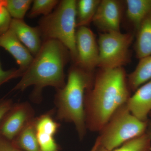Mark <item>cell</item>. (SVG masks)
Returning <instances> with one entry per match:
<instances>
[{
	"mask_svg": "<svg viewBox=\"0 0 151 151\" xmlns=\"http://www.w3.org/2000/svg\"><path fill=\"white\" fill-rule=\"evenodd\" d=\"M0 151H24L18 148L11 142L0 137Z\"/></svg>",
	"mask_w": 151,
	"mask_h": 151,
	"instance_id": "25",
	"label": "cell"
},
{
	"mask_svg": "<svg viewBox=\"0 0 151 151\" xmlns=\"http://www.w3.org/2000/svg\"><path fill=\"white\" fill-rule=\"evenodd\" d=\"M76 6V0L60 1L53 12L41 18L37 27L43 41H59L67 49L74 63L77 59Z\"/></svg>",
	"mask_w": 151,
	"mask_h": 151,
	"instance_id": "4",
	"label": "cell"
},
{
	"mask_svg": "<svg viewBox=\"0 0 151 151\" xmlns=\"http://www.w3.org/2000/svg\"><path fill=\"white\" fill-rule=\"evenodd\" d=\"M7 0H0V9L3 7H6Z\"/></svg>",
	"mask_w": 151,
	"mask_h": 151,
	"instance_id": "28",
	"label": "cell"
},
{
	"mask_svg": "<svg viewBox=\"0 0 151 151\" xmlns=\"http://www.w3.org/2000/svg\"><path fill=\"white\" fill-rule=\"evenodd\" d=\"M13 105L12 101L10 99L0 100V122Z\"/></svg>",
	"mask_w": 151,
	"mask_h": 151,
	"instance_id": "24",
	"label": "cell"
},
{
	"mask_svg": "<svg viewBox=\"0 0 151 151\" xmlns=\"http://www.w3.org/2000/svg\"><path fill=\"white\" fill-rule=\"evenodd\" d=\"M0 47L12 55L19 66V69L23 73L34 59L32 54L10 28L0 36Z\"/></svg>",
	"mask_w": 151,
	"mask_h": 151,
	"instance_id": "10",
	"label": "cell"
},
{
	"mask_svg": "<svg viewBox=\"0 0 151 151\" xmlns=\"http://www.w3.org/2000/svg\"><path fill=\"white\" fill-rule=\"evenodd\" d=\"M96 151H151V139L145 133L128 141L112 150H109L99 145Z\"/></svg>",
	"mask_w": 151,
	"mask_h": 151,
	"instance_id": "19",
	"label": "cell"
},
{
	"mask_svg": "<svg viewBox=\"0 0 151 151\" xmlns=\"http://www.w3.org/2000/svg\"><path fill=\"white\" fill-rule=\"evenodd\" d=\"M59 2L58 0H35L33 1L28 16L34 18L41 14L43 15L44 16L48 15L52 12V10Z\"/></svg>",
	"mask_w": 151,
	"mask_h": 151,
	"instance_id": "21",
	"label": "cell"
},
{
	"mask_svg": "<svg viewBox=\"0 0 151 151\" xmlns=\"http://www.w3.org/2000/svg\"><path fill=\"white\" fill-rule=\"evenodd\" d=\"M77 59L74 64L93 72L99 62V51L94 33L87 27L78 28L76 34Z\"/></svg>",
	"mask_w": 151,
	"mask_h": 151,
	"instance_id": "8",
	"label": "cell"
},
{
	"mask_svg": "<svg viewBox=\"0 0 151 151\" xmlns=\"http://www.w3.org/2000/svg\"><path fill=\"white\" fill-rule=\"evenodd\" d=\"M127 16L138 29L143 20L151 13V0H127Z\"/></svg>",
	"mask_w": 151,
	"mask_h": 151,
	"instance_id": "16",
	"label": "cell"
},
{
	"mask_svg": "<svg viewBox=\"0 0 151 151\" xmlns=\"http://www.w3.org/2000/svg\"><path fill=\"white\" fill-rule=\"evenodd\" d=\"M130 33L115 32L101 34L98 40L100 69L122 67L129 59V49L133 40Z\"/></svg>",
	"mask_w": 151,
	"mask_h": 151,
	"instance_id": "6",
	"label": "cell"
},
{
	"mask_svg": "<svg viewBox=\"0 0 151 151\" xmlns=\"http://www.w3.org/2000/svg\"><path fill=\"white\" fill-rule=\"evenodd\" d=\"M38 143L41 151H59V148L54 139L59 129L52 124H44L35 127Z\"/></svg>",
	"mask_w": 151,
	"mask_h": 151,
	"instance_id": "17",
	"label": "cell"
},
{
	"mask_svg": "<svg viewBox=\"0 0 151 151\" xmlns=\"http://www.w3.org/2000/svg\"><path fill=\"white\" fill-rule=\"evenodd\" d=\"M10 28L13 31L22 43L35 56L42 45L41 35L37 27H32L24 20L12 19Z\"/></svg>",
	"mask_w": 151,
	"mask_h": 151,
	"instance_id": "11",
	"label": "cell"
},
{
	"mask_svg": "<svg viewBox=\"0 0 151 151\" xmlns=\"http://www.w3.org/2000/svg\"><path fill=\"white\" fill-rule=\"evenodd\" d=\"M122 2L117 0H102L92 19L95 26L104 33L120 31Z\"/></svg>",
	"mask_w": 151,
	"mask_h": 151,
	"instance_id": "9",
	"label": "cell"
},
{
	"mask_svg": "<svg viewBox=\"0 0 151 151\" xmlns=\"http://www.w3.org/2000/svg\"><path fill=\"white\" fill-rule=\"evenodd\" d=\"M100 0H79L76 6V28L87 27L92 21Z\"/></svg>",
	"mask_w": 151,
	"mask_h": 151,
	"instance_id": "18",
	"label": "cell"
},
{
	"mask_svg": "<svg viewBox=\"0 0 151 151\" xmlns=\"http://www.w3.org/2000/svg\"><path fill=\"white\" fill-rule=\"evenodd\" d=\"M151 80V55L143 58L134 70L127 77L130 90L134 92L139 87Z\"/></svg>",
	"mask_w": 151,
	"mask_h": 151,
	"instance_id": "14",
	"label": "cell"
},
{
	"mask_svg": "<svg viewBox=\"0 0 151 151\" xmlns=\"http://www.w3.org/2000/svg\"><path fill=\"white\" fill-rule=\"evenodd\" d=\"M32 2L31 0H7L6 8L13 19L23 20Z\"/></svg>",
	"mask_w": 151,
	"mask_h": 151,
	"instance_id": "20",
	"label": "cell"
},
{
	"mask_svg": "<svg viewBox=\"0 0 151 151\" xmlns=\"http://www.w3.org/2000/svg\"><path fill=\"white\" fill-rule=\"evenodd\" d=\"M94 75L74 64L69 70L67 83L57 89L55 98L57 120L73 123L81 140L86 133L84 102L86 92L92 88Z\"/></svg>",
	"mask_w": 151,
	"mask_h": 151,
	"instance_id": "3",
	"label": "cell"
},
{
	"mask_svg": "<svg viewBox=\"0 0 151 151\" xmlns=\"http://www.w3.org/2000/svg\"><path fill=\"white\" fill-rule=\"evenodd\" d=\"M99 145V143L97 139L96 140L95 143H94V146L92 147V149H91L90 151H96L97 150V148L98 147V146Z\"/></svg>",
	"mask_w": 151,
	"mask_h": 151,
	"instance_id": "27",
	"label": "cell"
},
{
	"mask_svg": "<svg viewBox=\"0 0 151 151\" xmlns=\"http://www.w3.org/2000/svg\"><path fill=\"white\" fill-rule=\"evenodd\" d=\"M35 118L23 129L11 142L24 151H41L38 143L35 128Z\"/></svg>",
	"mask_w": 151,
	"mask_h": 151,
	"instance_id": "15",
	"label": "cell"
},
{
	"mask_svg": "<svg viewBox=\"0 0 151 151\" xmlns=\"http://www.w3.org/2000/svg\"><path fill=\"white\" fill-rule=\"evenodd\" d=\"M68 54L67 49L59 41L44 40L40 50L12 90L23 91L29 86H34L32 97L36 100L40 98L45 87L61 89L65 84L64 67Z\"/></svg>",
	"mask_w": 151,
	"mask_h": 151,
	"instance_id": "2",
	"label": "cell"
},
{
	"mask_svg": "<svg viewBox=\"0 0 151 151\" xmlns=\"http://www.w3.org/2000/svg\"><path fill=\"white\" fill-rule=\"evenodd\" d=\"M127 101L131 113L138 119L148 121L151 112V80L140 86Z\"/></svg>",
	"mask_w": 151,
	"mask_h": 151,
	"instance_id": "12",
	"label": "cell"
},
{
	"mask_svg": "<svg viewBox=\"0 0 151 151\" xmlns=\"http://www.w3.org/2000/svg\"><path fill=\"white\" fill-rule=\"evenodd\" d=\"M149 116H150V117H151V112H150V115H149Z\"/></svg>",
	"mask_w": 151,
	"mask_h": 151,
	"instance_id": "29",
	"label": "cell"
},
{
	"mask_svg": "<svg viewBox=\"0 0 151 151\" xmlns=\"http://www.w3.org/2000/svg\"><path fill=\"white\" fill-rule=\"evenodd\" d=\"M148 122H143L134 116L125 103L114 112L99 132L97 139L99 145L109 150L117 148L145 134Z\"/></svg>",
	"mask_w": 151,
	"mask_h": 151,
	"instance_id": "5",
	"label": "cell"
},
{
	"mask_svg": "<svg viewBox=\"0 0 151 151\" xmlns=\"http://www.w3.org/2000/svg\"><path fill=\"white\" fill-rule=\"evenodd\" d=\"M12 19L6 7L0 9V36L9 29Z\"/></svg>",
	"mask_w": 151,
	"mask_h": 151,
	"instance_id": "23",
	"label": "cell"
},
{
	"mask_svg": "<svg viewBox=\"0 0 151 151\" xmlns=\"http://www.w3.org/2000/svg\"><path fill=\"white\" fill-rule=\"evenodd\" d=\"M34 110L28 102L13 104L0 122V137L12 142L35 117Z\"/></svg>",
	"mask_w": 151,
	"mask_h": 151,
	"instance_id": "7",
	"label": "cell"
},
{
	"mask_svg": "<svg viewBox=\"0 0 151 151\" xmlns=\"http://www.w3.org/2000/svg\"><path fill=\"white\" fill-rule=\"evenodd\" d=\"M23 73L19 69H12L8 70H3L0 63V86L11 79L22 77Z\"/></svg>",
	"mask_w": 151,
	"mask_h": 151,
	"instance_id": "22",
	"label": "cell"
},
{
	"mask_svg": "<svg viewBox=\"0 0 151 151\" xmlns=\"http://www.w3.org/2000/svg\"><path fill=\"white\" fill-rule=\"evenodd\" d=\"M131 92L123 67L100 69L84 98L87 129L100 132L114 112L127 103Z\"/></svg>",
	"mask_w": 151,
	"mask_h": 151,
	"instance_id": "1",
	"label": "cell"
},
{
	"mask_svg": "<svg viewBox=\"0 0 151 151\" xmlns=\"http://www.w3.org/2000/svg\"><path fill=\"white\" fill-rule=\"evenodd\" d=\"M146 133L148 135L151 139V119H149Z\"/></svg>",
	"mask_w": 151,
	"mask_h": 151,
	"instance_id": "26",
	"label": "cell"
},
{
	"mask_svg": "<svg viewBox=\"0 0 151 151\" xmlns=\"http://www.w3.org/2000/svg\"><path fill=\"white\" fill-rule=\"evenodd\" d=\"M135 49L139 59L151 55V13L143 20L137 30Z\"/></svg>",
	"mask_w": 151,
	"mask_h": 151,
	"instance_id": "13",
	"label": "cell"
}]
</instances>
